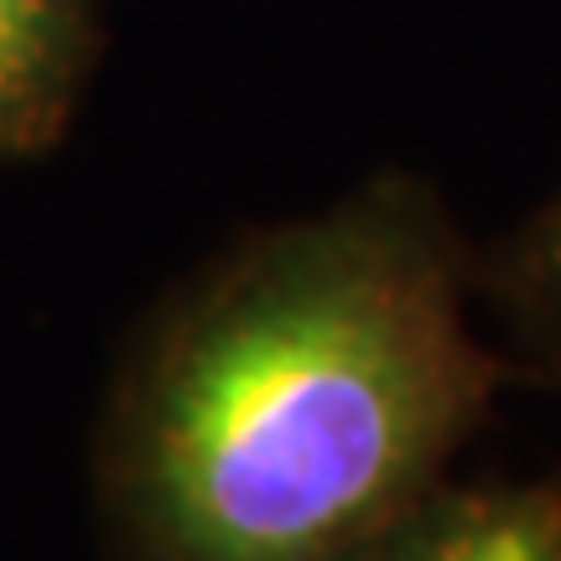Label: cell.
Wrapping results in <instances>:
<instances>
[{
	"label": "cell",
	"mask_w": 561,
	"mask_h": 561,
	"mask_svg": "<svg viewBox=\"0 0 561 561\" xmlns=\"http://www.w3.org/2000/svg\"><path fill=\"white\" fill-rule=\"evenodd\" d=\"M489 390L416 214L286 234L167 339L136 421L146 525L167 561H333L432 489Z\"/></svg>",
	"instance_id": "6da1fadb"
},
{
	"label": "cell",
	"mask_w": 561,
	"mask_h": 561,
	"mask_svg": "<svg viewBox=\"0 0 561 561\" xmlns=\"http://www.w3.org/2000/svg\"><path fill=\"white\" fill-rule=\"evenodd\" d=\"M510 312L520 322L530 348L561 375V198L525 240L510 271Z\"/></svg>",
	"instance_id": "277c9868"
},
{
	"label": "cell",
	"mask_w": 561,
	"mask_h": 561,
	"mask_svg": "<svg viewBox=\"0 0 561 561\" xmlns=\"http://www.w3.org/2000/svg\"><path fill=\"white\" fill-rule=\"evenodd\" d=\"M333 561H561V483L426 489Z\"/></svg>",
	"instance_id": "7a4b0ae2"
},
{
	"label": "cell",
	"mask_w": 561,
	"mask_h": 561,
	"mask_svg": "<svg viewBox=\"0 0 561 561\" xmlns=\"http://www.w3.org/2000/svg\"><path fill=\"white\" fill-rule=\"evenodd\" d=\"M79 0H0V151L37 136L62 94Z\"/></svg>",
	"instance_id": "3957f363"
}]
</instances>
